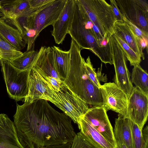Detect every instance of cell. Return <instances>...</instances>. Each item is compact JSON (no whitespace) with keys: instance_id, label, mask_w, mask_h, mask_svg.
<instances>
[{"instance_id":"6da1fadb","label":"cell","mask_w":148,"mask_h":148,"mask_svg":"<svg viewBox=\"0 0 148 148\" xmlns=\"http://www.w3.org/2000/svg\"><path fill=\"white\" fill-rule=\"evenodd\" d=\"M14 123L24 148L72 144L75 133L71 119L44 99L16 104Z\"/></svg>"},{"instance_id":"7a4b0ae2","label":"cell","mask_w":148,"mask_h":148,"mask_svg":"<svg viewBox=\"0 0 148 148\" xmlns=\"http://www.w3.org/2000/svg\"><path fill=\"white\" fill-rule=\"evenodd\" d=\"M82 49L89 50L104 63L112 64L110 40L105 39L78 0H75L68 33Z\"/></svg>"},{"instance_id":"3957f363","label":"cell","mask_w":148,"mask_h":148,"mask_svg":"<svg viewBox=\"0 0 148 148\" xmlns=\"http://www.w3.org/2000/svg\"><path fill=\"white\" fill-rule=\"evenodd\" d=\"M82 50L72 39L70 62L64 83L68 90L77 95L90 107L103 106L101 90L90 79L85 68V61L81 54Z\"/></svg>"},{"instance_id":"277c9868","label":"cell","mask_w":148,"mask_h":148,"mask_svg":"<svg viewBox=\"0 0 148 148\" xmlns=\"http://www.w3.org/2000/svg\"><path fill=\"white\" fill-rule=\"evenodd\" d=\"M103 37L110 39L116 21L112 8L105 0H78Z\"/></svg>"},{"instance_id":"5b68a950","label":"cell","mask_w":148,"mask_h":148,"mask_svg":"<svg viewBox=\"0 0 148 148\" xmlns=\"http://www.w3.org/2000/svg\"><path fill=\"white\" fill-rule=\"evenodd\" d=\"M1 71L9 97L16 101H24L28 92V79L31 70L21 71L10 62L2 60Z\"/></svg>"},{"instance_id":"8992f818","label":"cell","mask_w":148,"mask_h":148,"mask_svg":"<svg viewBox=\"0 0 148 148\" xmlns=\"http://www.w3.org/2000/svg\"><path fill=\"white\" fill-rule=\"evenodd\" d=\"M67 0H53L26 18L23 34L27 29L36 32L37 37L44 28L53 25L60 16Z\"/></svg>"},{"instance_id":"52a82bcc","label":"cell","mask_w":148,"mask_h":148,"mask_svg":"<svg viewBox=\"0 0 148 148\" xmlns=\"http://www.w3.org/2000/svg\"><path fill=\"white\" fill-rule=\"evenodd\" d=\"M112 64L115 74L114 83L129 97L133 86L126 64L127 59L121 47L112 35L110 39Z\"/></svg>"},{"instance_id":"ba28073f","label":"cell","mask_w":148,"mask_h":148,"mask_svg":"<svg viewBox=\"0 0 148 148\" xmlns=\"http://www.w3.org/2000/svg\"><path fill=\"white\" fill-rule=\"evenodd\" d=\"M122 14L148 36V2L146 0H116Z\"/></svg>"},{"instance_id":"9c48e42d","label":"cell","mask_w":148,"mask_h":148,"mask_svg":"<svg viewBox=\"0 0 148 148\" xmlns=\"http://www.w3.org/2000/svg\"><path fill=\"white\" fill-rule=\"evenodd\" d=\"M53 104L61 110L75 123L90 108L77 95L69 90L55 91Z\"/></svg>"},{"instance_id":"30bf717a","label":"cell","mask_w":148,"mask_h":148,"mask_svg":"<svg viewBox=\"0 0 148 148\" xmlns=\"http://www.w3.org/2000/svg\"><path fill=\"white\" fill-rule=\"evenodd\" d=\"M148 115V95L133 87L128 98L125 117L133 121L141 130L146 123Z\"/></svg>"},{"instance_id":"8fae6325","label":"cell","mask_w":148,"mask_h":148,"mask_svg":"<svg viewBox=\"0 0 148 148\" xmlns=\"http://www.w3.org/2000/svg\"><path fill=\"white\" fill-rule=\"evenodd\" d=\"M103 106L91 108L82 116L93 128L115 148L116 145L114 131Z\"/></svg>"},{"instance_id":"7c38bea8","label":"cell","mask_w":148,"mask_h":148,"mask_svg":"<svg viewBox=\"0 0 148 148\" xmlns=\"http://www.w3.org/2000/svg\"><path fill=\"white\" fill-rule=\"evenodd\" d=\"M103 106L106 110H111L125 117L128 97L114 82L105 83L100 88Z\"/></svg>"},{"instance_id":"4fadbf2b","label":"cell","mask_w":148,"mask_h":148,"mask_svg":"<svg viewBox=\"0 0 148 148\" xmlns=\"http://www.w3.org/2000/svg\"><path fill=\"white\" fill-rule=\"evenodd\" d=\"M28 92L24 101L32 103L39 99L54 102L55 91L45 79L34 68L31 69L29 77Z\"/></svg>"},{"instance_id":"5bb4252c","label":"cell","mask_w":148,"mask_h":148,"mask_svg":"<svg viewBox=\"0 0 148 148\" xmlns=\"http://www.w3.org/2000/svg\"><path fill=\"white\" fill-rule=\"evenodd\" d=\"M74 4L75 0H67L60 16L52 25L51 35L58 44H62L68 33L73 16Z\"/></svg>"},{"instance_id":"9a60e30c","label":"cell","mask_w":148,"mask_h":148,"mask_svg":"<svg viewBox=\"0 0 148 148\" xmlns=\"http://www.w3.org/2000/svg\"><path fill=\"white\" fill-rule=\"evenodd\" d=\"M0 148H24L18 140L14 122L4 113L0 114Z\"/></svg>"},{"instance_id":"2e32d148","label":"cell","mask_w":148,"mask_h":148,"mask_svg":"<svg viewBox=\"0 0 148 148\" xmlns=\"http://www.w3.org/2000/svg\"><path fill=\"white\" fill-rule=\"evenodd\" d=\"M33 68L40 75L52 77L62 81L55 68L52 47H41L38 51L37 59Z\"/></svg>"},{"instance_id":"e0dca14e","label":"cell","mask_w":148,"mask_h":148,"mask_svg":"<svg viewBox=\"0 0 148 148\" xmlns=\"http://www.w3.org/2000/svg\"><path fill=\"white\" fill-rule=\"evenodd\" d=\"M114 33L118 36L143 60L144 54L136 36L124 21H116L113 27Z\"/></svg>"},{"instance_id":"ac0fdd59","label":"cell","mask_w":148,"mask_h":148,"mask_svg":"<svg viewBox=\"0 0 148 148\" xmlns=\"http://www.w3.org/2000/svg\"><path fill=\"white\" fill-rule=\"evenodd\" d=\"M0 16L4 20L13 19L31 9L29 0H0Z\"/></svg>"},{"instance_id":"d6986e66","label":"cell","mask_w":148,"mask_h":148,"mask_svg":"<svg viewBox=\"0 0 148 148\" xmlns=\"http://www.w3.org/2000/svg\"><path fill=\"white\" fill-rule=\"evenodd\" d=\"M77 124L80 132L97 148H115L97 131L82 116L78 119Z\"/></svg>"},{"instance_id":"ffe728a7","label":"cell","mask_w":148,"mask_h":148,"mask_svg":"<svg viewBox=\"0 0 148 148\" xmlns=\"http://www.w3.org/2000/svg\"><path fill=\"white\" fill-rule=\"evenodd\" d=\"M0 36L5 41L18 50L25 47L20 32L0 18Z\"/></svg>"},{"instance_id":"44dd1931","label":"cell","mask_w":148,"mask_h":148,"mask_svg":"<svg viewBox=\"0 0 148 148\" xmlns=\"http://www.w3.org/2000/svg\"><path fill=\"white\" fill-rule=\"evenodd\" d=\"M55 69L62 80L64 81L68 74L70 62V51L63 50L59 47H52Z\"/></svg>"},{"instance_id":"7402d4cb","label":"cell","mask_w":148,"mask_h":148,"mask_svg":"<svg viewBox=\"0 0 148 148\" xmlns=\"http://www.w3.org/2000/svg\"><path fill=\"white\" fill-rule=\"evenodd\" d=\"M38 51H26L21 56L10 62L14 67L21 71L31 70L37 59Z\"/></svg>"},{"instance_id":"603a6c76","label":"cell","mask_w":148,"mask_h":148,"mask_svg":"<svg viewBox=\"0 0 148 148\" xmlns=\"http://www.w3.org/2000/svg\"><path fill=\"white\" fill-rule=\"evenodd\" d=\"M131 81L135 87L148 95V74L140 64L134 66L132 70Z\"/></svg>"},{"instance_id":"cb8c5ba5","label":"cell","mask_w":148,"mask_h":148,"mask_svg":"<svg viewBox=\"0 0 148 148\" xmlns=\"http://www.w3.org/2000/svg\"><path fill=\"white\" fill-rule=\"evenodd\" d=\"M115 122L119 126L123 139L127 148H134L130 119L119 114Z\"/></svg>"},{"instance_id":"d4e9b609","label":"cell","mask_w":148,"mask_h":148,"mask_svg":"<svg viewBox=\"0 0 148 148\" xmlns=\"http://www.w3.org/2000/svg\"><path fill=\"white\" fill-rule=\"evenodd\" d=\"M23 54V52L12 46L0 36V66L2 60L10 62Z\"/></svg>"},{"instance_id":"484cf974","label":"cell","mask_w":148,"mask_h":148,"mask_svg":"<svg viewBox=\"0 0 148 148\" xmlns=\"http://www.w3.org/2000/svg\"><path fill=\"white\" fill-rule=\"evenodd\" d=\"M85 65L90 79L97 87L100 88L101 85L100 82H106L107 81L106 75H104V74L101 73L102 67L101 69L99 68L98 71H96L95 69L93 67L89 56L86 59Z\"/></svg>"},{"instance_id":"4316f807","label":"cell","mask_w":148,"mask_h":148,"mask_svg":"<svg viewBox=\"0 0 148 148\" xmlns=\"http://www.w3.org/2000/svg\"><path fill=\"white\" fill-rule=\"evenodd\" d=\"M112 35L123 50L126 59L129 61L130 65L134 66L139 64L141 61V58L118 36L114 33Z\"/></svg>"},{"instance_id":"83f0119b","label":"cell","mask_w":148,"mask_h":148,"mask_svg":"<svg viewBox=\"0 0 148 148\" xmlns=\"http://www.w3.org/2000/svg\"><path fill=\"white\" fill-rule=\"evenodd\" d=\"M71 148H97L80 132L76 134Z\"/></svg>"},{"instance_id":"f1b7e54d","label":"cell","mask_w":148,"mask_h":148,"mask_svg":"<svg viewBox=\"0 0 148 148\" xmlns=\"http://www.w3.org/2000/svg\"><path fill=\"white\" fill-rule=\"evenodd\" d=\"M130 119L134 148H143L142 130L133 121Z\"/></svg>"},{"instance_id":"f546056e","label":"cell","mask_w":148,"mask_h":148,"mask_svg":"<svg viewBox=\"0 0 148 148\" xmlns=\"http://www.w3.org/2000/svg\"><path fill=\"white\" fill-rule=\"evenodd\" d=\"M40 75L54 91L58 92L60 90H68L67 87L64 84V82L58 80L52 77L43 75Z\"/></svg>"},{"instance_id":"4dcf8cb0","label":"cell","mask_w":148,"mask_h":148,"mask_svg":"<svg viewBox=\"0 0 148 148\" xmlns=\"http://www.w3.org/2000/svg\"><path fill=\"white\" fill-rule=\"evenodd\" d=\"M114 133L117 148H127L123 139L119 126L116 122Z\"/></svg>"},{"instance_id":"1f68e13d","label":"cell","mask_w":148,"mask_h":148,"mask_svg":"<svg viewBox=\"0 0 148 148\" xmlns=\"http://www.w3.org/2000/svg\"><path fill=\"white\" fill-rule=\"evenodd\" d=\"M122 16L123 21L127 24L130 28L137 36L148 41V36L146 35L136 26L128 20L123 15Z\"/></svg>"},{"instance_id":"d6a6232c","label":"cell","mask_w":148,"mask_h":148,"mask_svg":"<svg viewBox=\"0 0 148 148\" xmlns=\"http://www.w3.org/2000/svg\"><path fill=\"white\" fill-rule=\"evenodd\" d=\"M110 5L116 18V21H122L123 16L117 5L115 0H110Z\"/></svg>"},{"instance_id":"836d02e7","label":"cell","mask_w":148,"mask_h":148,"mask_svg":"<svg viewBox=\"0 0 148 148\" xmlns=\"http://www.w3.org/2000/svg\"><path fill=\"white\" fill-rule=\"evenodd\" d=\"M53 0H29L31 8H38L47 4Z\"/></svg>"},{"instance_id":"e575fe53","label":"cell","mask_w":148,"mask_h":148,"mask_svg":"<svg viewBox=\"0 0 148 148\" xmlns=\"http://www.w3.org/2000/svg\"><path fill=\"white\" fill-rule=\"evenodd\" d=\"M143 140V148H148V127L147 125L142 130Z\"/></svg>"},{"instance_id":"d590c367","label":"cell","mask_w":148,"mask_h":148,"mask_svg":"<svg viewBox=\"0 0 148 148\" xmlns=\"http://www.w3.org/2000/svg\"><path fill=\"white\" fill-rule=\"evenodd\" d=\"M71 144L66 143L60 145H50L37 148H71Z\"/></svg>"},{"instance_id":"8d00e7d4","label":"cell","mask_w":148,"mask_h":148,"mask_svg":"<svg viewBox=\"0 0 148 148\" xmlns=\"http://www.w3.org/2000/svg\"><path fill=\"white\" fill-rule=\"evenodd\" d=\"M1 8V2H0V9Z\"/></svg>"}]
</instances>
